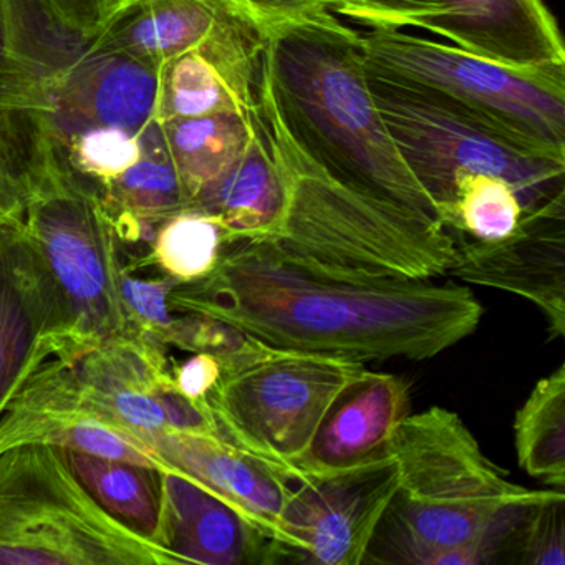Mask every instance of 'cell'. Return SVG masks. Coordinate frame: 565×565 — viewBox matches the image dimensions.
Returning <instances> with one entry per match:
<instances>
[{
    "label": "cell",
    "mask_w": 565,
    "mask_h": 565,
    "mask_svg": "<svg viewBox=\"0 0 565 565\" xmlns=\"http://www.w3.org/2000/svg\"><path fill=\"white\" fill-rule=\"evenodd\" d=\"M173 313L211 317L274 349L359 360H426L478 329L468 287L337 273L263 241L224 244L203 279L177 284Z\"/></svg>",
    "instance_id": "6da1fadb"
},
{
    "label": "cell",
    "mask_w": 565,
    "mask_h": 565,
    "mask_svg": "<svg viewBox=\"0 0 565 565\" xmlns=\"http://www.w3.org/2000/svg\"><path fill=\"white\" fill-rule=\"evenodd\" d=\"M388 452L398 491L373 537L385 539L382 548L365 562L484 564L515 534L525 512L555 491L509 481L459 415L441 406L406 416Z\"/></svg>",
    "instance_id": "7a4b0ae2"
},
{
    "label": "cell",
    "mask_w": 565,
    "mask_h": 565,
    "mask_svg": "<svg viewBox=\"0 0 565 565\" xmlns=\"http://www.w3.org/2000/svg\"><path fill=\"white\" fill-rule=\"evenodd\" d=\"M263 94L290 137L330 173L439 221L376 107L360 32L332 12L266 31Z\"/></svg>",
    "instance_id": "3957f363"
},
{
    "label": "cell",
    "mask_w": 565,
    "mask_h": 565,
    "mask_svg": "<svg viewBox=\"0 0 565 565\" xmlns=\"http://www.w3.org/2000/svg\"><path fill=\"white\" fill-rule=\"evenodd\" d=\"M260 110L286 194L279 224L263 243L337 273L446 276L456 241L445 224L330 173L290 137L264 94Z\"/></svg>",
    "instance_id": "277c9868"
},
{
    "label": "cell",
    "mask_w": 565,
    "mask_h": 565,
    "mask_svg": "<svg viewBox=\"0 0 565 565\" xmlns=\"http://www.w3.org/2000/svg\"><path fill=\"white\" fill-rule=\"evenodd\" d=\"M22 171V223L67 300L75 345L124 335L137 323L121 297V243L97 191L34 128Z\"/></svg>",
    "instance_id": "5b68a950"
},
{
    "label": "cell",
    "mask_w": 565,
    "mask_h": 565,
    "mask_svg": "<svg viewBox=\"0 0 565 565\" xmlns=\"http://www.w3.org/2000/svg\"><path fill=\"white\" fill-rule=\"evenodd\" d=\"M376 107L415 180L448 223L455 183L495 174L518 191L525 213L565 194V158L542 153L449 98L366 65Z\"/></svg>",
    "instance_id": "8992f818"
},
{
    "label": "cell",
    "mask_w": 565,
    "mask_h": 565,
    "mask_svg": "<svg viewBox=\"0 0 565 565\" xmlns=\"http://www.w3.org/2000/svg\"><path fill=\"white\" fill-rule=\"evenodd\" d=\"M0 565H181L164 545L111 518L64 449L0 452Z\"/></svg>",
    "instance_id": "52a82bcc"
},
{
    "label": "cell",
    "mask_w": 565,
    "mask_h": 565,
    "mask_svg": "<svg viewBox=\"0 0 565 565\" xmlns=\"http://www.w3.org/2000/svg\"><path fill=\"white\" fill-rule=\"evenodd\" d=\"M363 372L359 360L260 342L249 355L223 366L204 403L224 441L290 481L323 416Z\"/></svg>",
    "instance_id": "ba28073f"
},
{
    "label": "cell",
    "mask_w": 565,
    "mask_h": 565,
    "mask_svg": "<svg viewBox=\"0 0 565 565\" xmlns=\"http://www.w3.org/2000/svg\"><path fill=\"white\" fill-rule=\"evenodd\" d=\"M372 71L436 92L522 143L565 158V71L527 72L406 31H366Z\"/></svg>",
    "instance_id": "9c48e42d"
},
{
    "label": "cell",
    "mask_w": 565,
    "mask_h": 565,
    "mask_svg": "<svg viewBox=\"0 0 565 565\" xmlns=\"http://www.w3.org/2000/svg\"><path fill=\"white\" fill-rule=\"evenodd\" d=\"M398 491L392 455L294 482L266 564L360 565Z\"/></svg>",
    "instance_id": "30bf717a"
},
{
    "label": "cell",
    "mask_w": 565,
    "mask_h": 565,
    "mask_svg": "<svg viewBox=\"0 0 565 565\" xmlns=\"http://www.w3.org/2000/svg\"><path fill=\"white\" fill-rule=\"evenodd\" d=\"M47 445L171 469L143 438L105 412L78 379L71 352L35 366L0 412V452Z\"/></svg>",
    "instance_id": "8fae6325"
},
{
    "label": "cell",
    "mask_w": 565,
    "mask_h": 565,
    "mask_svg": "<svg viewBox=\"0 0 565 565\" xmlns=\"http://www.w3.org/2000/svg\"><path fill=\"white\" fill-rule=\"evenodd\" d=\"M71 312L22 216L0 226V412L49 356L77 352Z\"/></svg>",
    "instance_id": "7c38bea8"
},
{
    "label": "cell",
    "mask_w": 565,
    "mask_h": 565,
    "mask_svg": "<svg viewBox=\"0 0 565 565\" xmlns=\"http://www.w3.org/2000/svg\"><path fill=\"white\" fill-rule=\"evenodd\" d=\"M446 276L514 294L534 303L548 339L565 333V194L527 211L514 233L499 241L456 244Z\"/></svg>",
    "instance_id": "4fadbf2b"
},
{
    "label": "cell",
    "mask_w": 565,
    "mask_h": 565,
    "mask_svg": "<svg viewBox=\"0 0 565 565\" xmlns=\"http://www.w3.org/2000/svg\"><path fill=\"white\" fill-rule=\"evenodd\" d=\"M157 94V68L121 52L90 47L44 88L41 107L22 117L55 145L95 128L140 134L154 121Z\"/></svg>",
    "instance_id": "5bb4252c"
},
{
    "label": "cell",
    "mask_w": 565,
    "mask_h": 565,
    "mask_svg": "<svg viewBox=\"0 0 565 565\" xmlns=\"http://www.w3.org/2000/svg\"><path fill=\"white\" fill-rule=\"evenodd\" d=\"M264 51L266 32L237 12L200 47L161 65L154 121L256 114L263 100Z\"/></svg>",
    "instance_id": "9a60e30c"
},
{
    "label": "cell",
    "mask_w": 565,
    "mask_h": 565,
    "mask_svg": "<svg viewBox=\"0 0 565 565\" xmlns=\"http://www.w3.org/2000/svg\"><path fill=\"white\" fill-rule=\"evenodd\" d=\"M415 29L504 67L565 71L564 39L542 0H443Z\"/></svg>",
    "instance_id": "2e32d148"
},
{
    "label": "cell",
    "mask_w": 565,
    "mask_h": 565,
    "mask_svg": "<svg viewBox=\"0 0 565 565\" xmlns=\"http://www.w3.org/2000/svg\"><path fill=\"white\" fill-rule=\"evenodd\" d=\"M408 412V383L365 369L330 406L290 481L347 471L388 455L390 441Z\"/></svg>",
    "instance_id": "e0dca14e"
},
{
    "label": "cell",
    "mask_w": 565,
    "mask_h": 565,
    "mask_svg": "<svg viewBox=\"0 0 565 565\" xmlns=\"http://www.w3.org/2000/svg\"><path fill=\"white\" fill-rule=\"evenodd\" d=\"M153 449L161 459L190 476L236 509L270 541L277 537L284 509L294 491L282 472L217 436L170 431Z\"/></svg>",
    "instance_id": "ac0fdd59"
},
{
    "label": "cell",
    "mask_w": 565,
    "mask_h": 565,
    "mask_svg": "<svg viewBox=\"0 0 565 565\" xmlns=\"http://www.w3.org/2000/svg\"><path fill=\"white\" fill-rule=\"evenodd\" d=\"M160 476L161 544L181 565L266 564L269 539L236 509L178 469Z\"/></svg>",
    "instance_id": "d6986e66"
},
{
    "label": "cell",
    "mask_w": 565,
    "mask_h": 565,
    "mask_svg": "<svg viewBox=\"0 0 565 565\" xmlns=\"http://www.w3.org/2000/svg\"><path fill=\"white\" fill-rule=\"evenodd\" d=\"M237 12L231 0H128L92 49L121 52L160 71L204 44Z\"/></svg>",
    "instance_id": "ffe728a7"
},
{
    "label": "cell",
    "mask_w": 565,
    "mask_h": 565,
    "mask_svg": "<svg viewBox=\"0 0 565 565\" xmlns=\"http://www.w3.org/2000/svg\"><path fill=\"white\" fill-rule=\"evenodd\" d=\"M284 198L282 174L260 110L244 153L190 210L213 217L223 227L224 244L266 241L282 216Z\"/></svg>",
    "instance_id": "44dd1931"
},
{
    "label": "cell",
    "mask_w": 565,
    "mask_h": 565,
    "mask_svg": "<svg viewBox=\"0 0 565 565\" xmlns=\"http://www.w3.org/2000/svg\"><path fill=\"white\" fill-rule=\"evenodd\" d=\"M140 147V158L127 171L94 186L121 244L153 239L161 223L188 210L158 121L141 130Z\"/></svg>",
    "instance_id": "7402d4cb"
},
{
    "label": "cell",
    "mask_w": 565,
    "mask_h": 565,
    "mask_svg": "<svg viewBox=\"0 0 565 565\" xmlns=\"http://www.w3.org/2000/svg\"><path fill=\"white\" fill-rule=\"evenodd\" d=\"M259 117L260 108L253 115L213 114L161 121V131L177 168L188 210L244 153Z\"/></svg>",
    "instance_id": "603a6c76"
},
{
    "label": "cell",
    "mask_w": 565,
    "mask_h": 565,
    "mask_svg": "<svg viewBox=\"0 0 565 565\" xmlns=\"http://www.w3.org/2000/svg\"><path fill=\"white\" fill-rule=\"evenodd\" d=\"M64 452L82 484L111 518L135 534L161 544L160 469L74 449Z\"/></svg>",
    "instance_id": "cb8c5ba5"
},
{
    "label": "cell",
    "mask_w": 565,
    "mask_h": 565,
    "mask_svg": "<svg viewBox=\"0 0 565 565\" xmlns=\"http://www.w3.org/2000/svg\"><path fill=\"white\" fill-rule=\"evenodd\" d=\"M514 443L519 466L529 476L564 491L565 365L539 380L515 413Z\"/></svg>",
    "instance_id": "d4e9b609"
},
{
    "label": "cell",
    "mask_w": 565,
    "mask_h": 565,
    "mask_svg": "<svg viewBox=\"0 0 565 565\" xmlns=\"http://www.w3.org/2000/svg\"><path fill=\"white\" fill-rule=\"evenodd\" d=\"M224 231L213 217L184 210L160 224L151 239V263L178 284L203 279L216 267Z\"/></svg>",
    "instance_id": "484cf974"
},
{
    "label": "cell",
    "mask_w": 565,
    "mask_h": 565,
    "mask_svg": "<svg viewBox=\"0 0 565 565\" xmlns=\"http://www.w3.org/2000/svg\"><path fill=\"white\" fill-rule=\"evenodd\" d=\"M525 210L515 188L495 174L468 173L456 180L446 227L475 241H499L514 233Z\"/></svg>",
    "instance_id": "4316f807"
},
{
    "label": "cell",
    "mask_w": 565,
    "mask_h": 565,
    "mask_svg": "<svg viewBox=\"0 0 565 565\" xmlns=\"http://www.w3.org/2000/svg\"><path fill=\"white\" fill-rule=\"evenodd\" d=\"M140 134L95 128L75 135L64 145H54L75 174L97 186L114 180L140 158Z\"/></svg>",
    "instance_id": "83f0119b"
},
{
    "label": "cell",
    "mask_w": 565,
    "mask_h": 565,
    "mask_svg": "<svg viewBox=\"0 0 565 565\" xmlns=\"http://www.w3.org/2000/svg\"><path fill=\"white\" fill-rule=\"evenodd\" d=\"M161 343L164 347L174 345L188 352L216 356L223 369L253 353L260 342L221 320L180 313L161 337Z\"/></svg>",
    "instance_id": "f1b7e54d"
},
{
    "label": "cell",
    "mask_w": 565,
    "mask_h": 565,
    "mask_svg": "<svg viewBox=\"0 0 565 565\" xmlns=\"http://www.w3.org/2000/svg\"><path fill=\"white\" fill-rule=\"evenodd\" d=\"M565 494L555 489L547 499L525 512L515 535L519 562L527 565L565 564Z\"/></svg>",
    "instance_id": "f546056e"
},
{
    "label": "cell",
    "mask_w": 565,
    "mask_h": 565,
    "mask_svg": "<svg viewBox=\"0 0 565 565\" xmlns=\"http://www.w3.org/2000/svg\"><path fill=\"white\" fill-rule=\"evenodd\" d=\"M443 0H335L332 14L370 31H405L441 9Z\"/></svg>",
    "instance_id": "4dcf8cb0"
},
{
    "label": "cell",
    "mask_w": 565,
    "mask_h": 565,
    "mask_svg": "<svg viewBox=\"0 0 565 565\" xmlns=\"http://www.w3.org/2000/svg\"><path fill=\"white\" fill-rule=\"evenodd\" d=\"M177 284V280L163 274L160 277L143 279L134 276L128 267L121 266V297L131 320L157 337L160 342L174 320L173 312L168 306V296Z\"/></svg>",
    "instance_id": "1f68e13d"
},
{
    "label": "cell",
    "mask_w": 565,
    "mask_h": 565,
    "mask_svg": "<svg viewBox=\"0 0 565 565\" xmlns=\"http://www.w3.org/2000/svg\"><path fill=\"white\" fill-rule=\"evenodd\" d=\"M41 102V90L15 61L8 8L0 0V114L29 115Z\"/></svg>",
    "instance_id": "d6a6232c"
},
{
    "label": "cell",
    "mask_w": 565,
    "mask_h": 565,
    "mask_svg": "<svg viewBox=\"0 0 565 565\" xmlns=\"http://www.w3.org/2000/svg\"><path fill=\"white\" fill-rule=\"evenodd\" d=\"M9 120L11 115L0 114V226L24 210L22 157L12 143Z\"/></svg>",
    "instance_id": "836d02e7"
},
{
    "label": "cell",
    "mask_w": 565,
    "mask_h": 565,
    "mask_svg": "<svg viewBox=\"0 0 565 565\" xmlns=\"http://www.w3.org/2000/svg\"><path fill=\"white\" fill-rule=\"evenodd\" d=\"M264 32L333 11L335 0H231Z\"/></svg>",
    "instance_id": "e575fe53"
},
{
    "label": "cell",
    "mask_w": 565,
    "mask_h": 565,
    "mask_svg": "<svg viewBox=\"0 0 565 565\" xmlns=\"http://www.w3.org/2000/svg\"><path fill=\"white\" fill-rule=\"evenodd\" d=\"M49 4L72 31L94 41L127 0H49Z\"/></svg>",
    "instance_id": "d590c367"
},
{
    "label": "cell",
    "mask_w": 565,
    "mask_h": 565,
    "mask_svg": "<svg viewBox=\"0 0 565 565\" xmlns=\"http://www.w3.org/2000/svg\"><path fill=\"white\" fill-rule=\"evenodd\" d=\"M221 362L207 353H194L190 360L173 366V379L178 390L188 398L204 399L220 380Z\"/></svg>",
    "instance_id": "8d00e7d4"
},
{
    "label": "cell",
    "mask_w": 565,
    "mask_h": 565,
    "mask_svg": "<svg viewBox=\"0 0 565 565\" xmlns=\"http://www.w3.org/2000/svg\"><path fill=\"white\" fill-rule=\"evenodd\" d=\"M127 2H128V0H127Z\"/></svg>",
    "instance_id": "74e56055"
}]
</instances>
